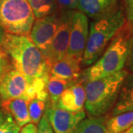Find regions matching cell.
Returning a JSON list of instances; mask_svg holds the SVG:
<instances>
[{"label":"cell","mask_w":133,"mask_h":133,"mask_svg":"<svg viewBox=\"0 0 133 133\" xmlns=\"http://www.w3.org/2000/svg\"><path fill=\"white\" fill-rule=\"evenodd\" d=\"M1 50L8 56L15 70L30 84L38 78H49L48 62L29 36L5 33Z\"/></svg>","instance_id":"cell-1"},{"label":"cell","mask_w":133,"mask_h":133,"mask_svg":"<svg viewBox=\"0 0 133 133\" xmlns=\"http://www.w3.org/2000/svg\"><path fill=\"white\" fill-rule=\"evenodd\" d=\"M126 22L124 10L121 8H116L104 16L93 19L89 27L81 65L89 66L94 64L112 38L125 27Z\"/></svg>","instance_id":"cell-2"},{"label":"cell","mask_w":133,"mask_h":133,"mask_svg":"<svg viewBox=\"0 0 133 133\" xmlns=\"http://www.w3.org/2000/svg\"><path fill=\"white\" fill-rule=\"evenodd\" d=\"M128 72L124 69L111 76L84 82V108L91 117L104 116L113 108Z\"/></svg>","instance_id":"cell-3"},{"label":"cell","mask_w":133,"mask_h":133,"mask_svg":"<svg viewBox=\"0 0 133 133\" xmlns=\"http://www.w3.org/2000/svg\"><path fill=\"white\" fill-rule=\"evenodd\" d=\"M131 34V30L122 29L112 38L99 58L81 72V82L94 81L124 70Z\"/></svg>","instance_id":"cell-4"},{"label":"cell","mask_w":133,"mask_h":133,"mask_svg":"<svg viewBox=\"0 0 133 133\" xmlns=\"http://www.w3.org/2000/svg\"><path fill=\"white\" fill-rule=\"evenodd\" d=\"M35 20L28 0H0V27L5 33L29 36Z\"/></svg>","instance_id":"cell-5"},{"label":"cell","mask_w":133,"mask_h":133,"mask_svg":"<svg viewBox=\"0 0 133 133\" xmlns=\"http://www.w3.org/2000/svg\"><path fill=\"white\" fill-rule=\"evenodd\" d=\"M74 12L75 10L59 11L57 30L49 47L47 54L44 56L50 68L55 62L64 58L66 56L72 19Z\"/></svg>","instance_id":"cell-6"},{"label":"cell","mask_w":133,"mask_h":133,"mask_svg":"<svg viewBox=\"0 0 133 133\" xmlns=\"http://www.w3.org/2000/svg\"><path fill=\"white\" fill-rule=\"evenodd\" d=\"M89 34L88 17L78 10H75L72 19L70 39L66 56L81 62Z\"/></svg>","instance_id":"cell-7"},{"label":"cell","mask_w":133,"mask_h":133,"mask_svg":"<svg viewBox=\"0 0 133 133\" xmlns=\"http://www.w3.org/2000/svg\"><path fill=\"white\" fill-rule=\"evenodd\" d=\"M44 115L54 133H73L78 124L86 117L84 110L78 112H69L50 104L48 100Z\"/></svg>","instance_id":"cell-8"},{"label":"cell","mask_w":133,"mask_h":133,"mask_svg":"<svg viewBox=\"0 0 133 133\" xmlns=\"http://www.w3.org/2000/svg\"><path fill=\"white\" fill-rule=\"evenodd\" d=\"M59 19V11L42 19H36L29 36L44 56L47 54L54 35L56 32Z\"/></svg>","instance_id":"cell-9"},{"label":"cell","mask_w":133,"mask_h":133,"mask_svg":"<svg viewBox=\"0 0 133 133\" xmlns=\"http://www.w3.org/2000/svg\"><path fill=\"white\" fill-rule=\"evenodd\" d=\"M0 95L2 101L16 98L31 99V84L14 68L0 79Z\"/></svg>","instance_id":"cell-10"},{"label":"cell","mask_w":133,"mask_h":133,"mask_svg":"<svg viewBox=\"0 0 133 133\" xmlns=\"http://www.w3.org/2000/svg\"><path fill=\"white\" fill-rule=\"evenodd\" d=\"M85 98L83 84L76 82L62 92L55 105L69 112H78L84 111Z\"/></svg>","instance_id":"cell-11"},{"label":"cell","mask_w":133,"mask_h":133,"mask_svg":"<svg viewBox=\"0 0 133 133\" xmlns=\"http://www.w3.org/2000/svg\"><path fill=\"white\" fill-rule=\"evenodd\" d=\"M81 62L65 56L50 66L49 76L67 81H77L81 76Z\"/></svg>","instance_id":"cell-12"},{"label":"cell","mask_w":133,"mask_h":133,"mask_svg":"<svg viewBox=\"0 0 133 133\" xmlns=\"http://www.w3.org/2000/svg\"><path fill=\"white\" fill-rule=\"evenodd\" d=\"M30 100L24 98H16L5 100L2 102V108L9 113L16 124L20 128L30 123L28 112Z\"/></svg>","instance_id":"cell-13"},{"label":"cell","mask_w":133,"mask_h":133,"mask_svg":"<svg viewBox=\"0 0 133 133\" xmlns=\"http://www.w3.org/2000/svg\"><path fill=\"white\" fill-rule=\"evenodd\" d=\"M118 0H78L77 9L87 17L95 19L116 8Z\"/></svg>","instance_id":"cell-14"},{"label":"cell","mask_w":133,"mask_h":133,"mask_svg":"<svg viewBox=\"0 0 133 133\" xmlns=\"http://www.w3.org/2000/svg\"><path fill=\"white\" fill-rule=\"evenodd\" d=\"M133 111V73L128 72L112 110V116Z\"/></svg>","instance_id":"cell-15"},{"label":"cell","mask_w":133,"mask_h":133,"mask_svg":"<svg viewBox=\"0 0 133 133\" xmlns=\"http://www.w3.org/2000/svg\"><path fill=\"white\" fill-rule=\"evenodd\" d=\"M133 126V111L112 116L106 121L107 133H123Z\"/></svg>","instance_id":"cell-16"},{"label":"cell","mask_w":133,"mask_h":133,"mask_svg":"<svg viewBox=\"0 0 133 133\" xmlns=\"http://www.w3.org/2000/svg\"><path fill=\"white\" fill-rule=\"evenodd\" d=\"M107 120L104 115L83 119L78 124L73 133H107Z\"/></svg>","instance_id":"cell-17"},{"label":"cell","mask_w":133,"mask_h":133,"mask_svg":"<svg viewBox=\"0 0 133 133\" xmlns=\"http://www.w3.org/2000/svg\"><path fill=\"white\" fill-rule=\"evenodd\" d=\"M76 82L77 81H67L49 76L46 88L48 94V101L50 102V104H56L62 92L70 86Z\"/></svg>","instance_id":"cell-18"},{"label":"cell","mask_w":133,"mask_h":133,"mask_svg":"<svg viewBox=\"0 0 133 133\" xmlns=\"http://www.w3.org/2000/svg\"><path fill=\"white\" fill-rule=\"evenodd\" d=\"M28 2L36 19L58 12L56 0H28Z\"/></svg>","instance_id":"cell-19"},{"label":"cell","mask_w":133,"mask_h":133,"mask_svg":"<svg viewBox=\"0 0 133 133\" xmlns=\"http://www.w3.org/2000/svg\"><path fill=\"white\" fill-rule=\"evenodd\" d=\"M48 100L46 101L38 97H35L30 100L28 104V112L30 123L38 125L44 115Z\"/></svg>","instance_id":"cell-20"},{"label":"cell","mask_w":133,"mask_h":133,"mask_svg":"<svg viewBox=\"0 0 133 133\" xmlns=\"http://www.w3.org/2000/svg\"><path fill=\"white\" fill-rule=\"evenodd\" d=\"M15 123L11 115L5 109H0V133H5L12 124Z\"/></svg>","instance_id":"cell-21"},{"label":"cell","mask_w":133,"mask_h":133,"mask_svg":"<svg viewBox=\"0 0 133 133\" xmlns=\"http://www.w3.org/2000/svg\"><path fill=\"white\" fill-rule=\"evenodd\" d=\"M14 66L8 56L3 51H0V79L7 72L13 69Z\"/></svg>","instance_id":"cell-22"},{"label":"cell","mask_w":133,"mask_h":133,"mask_svg":"<svg viewBox=\"0 0 133 133\" xmlns=\"http://www.w3.org/2000/svg\"><path fill=\"white\" fill-rule=\"evenodd\" d=\"M58 10H75L77 9L78 0H56Z\"/></svg>","instance_id":"cell-23"},{"label":"cell","mask_w":133,"mask_h":133,"mask_svg":"<svg viewBox=\"0 0 133 133\" xmlns=\"http://www.w3.org/2000/svg\"><path fill=\"white\" fill-rule=\"evenodd\" d=\"M125 66L127 68V71H129L131 73H133V33L131 34L129 37V50L127 58L126 61Z\"/></svg>","instance_id":"cell-24"},{"label":"cell","mask_w":133,"mask_h":133,"mask_svg":"<svg viewBox=\"0 0 133 133\" xmlns=\"http://www.w3.org/2000/svg\"><path fill=\"white\" fill-rule=\"evenodd\" d=\"M124 14L129 27L133 24V0H124Z\"/></svg>","instance_id":"cell-25"},{"label":"cell","mask_w":133,"mask_h":133,"mask_svg":"<svg viewBox=\"0 0 133 133\" xmlns=\"http://www.w3.org/2000/svg\"><path fill=\"white\" fill-rule=\"evenodd\" d=\"M37 133H54L50 124H49L48 119L44 115L38 124V131Z\"/></svg>","instance_id":"cell-26"},{"label":"cell","mask_w":133,"mask_h":133,"mask_svg":"<svg viewBox=\"0 0 133 133\" xmlns=\"http://www.w3.org/2000/svg\"><path fill=\"white\" fill-rule=\"evenodd\" d=\"M37 131H38V127L36 124L29 123L20 129L18 133H37Z\"/></svg>","instance_id":"cell-27"},{"label":"cell","mask_w":133,"mask_h":133,"mask_svg":"<svg viewBox=\"0 0 133 133\" xmlns=\"http://www.w3.org/2000/svg\"><path fill=\"white\" fill-rule=\"evenodd\" d=\"M5 32L4 31V30L0 27V51L2 50V42L4 40V36H5Z\"/></svg>","instance_id":"cell-28"},{"label":"cell","mask_w":133,"mask_h":133,"mask_svg":"<svg viewBox=\"0 0 133 133\" xmlns=\"http://www.w3.org/2000/svg\"><path fill=\"white\" fill-rule=\"evenodd\" d=\"M123 133H133V126L132 127H131L129 129H128L127 130H126V131L124 132Z\"/></svg>","instance_id":"cell-29"},{"label":"cell","mask_w":133,"mask_h":133,"mask_svg":"<svg viewBox=\"0 0 133 133\" xmlns=\"http://www.w3.org/2000/svg\"><path fill=\"white\" fill-rule=\"evenodd\" d=\"M129 28H130V30H131V33H132V34L133 33V24L132 25V26H130L129 27Z\"/></svg>","instance_id":"cell-30"},{"label":"cell","mask_w":133,"mask_h":133,"mask_svg":"<svg viewBox=\"0 0 133 133\" xmlns=\"http://www.w3.org/2000/svg\"><path fill=\"white\" fill-rule=\"evenodd\" d=\"M2 99L1 95H0V107H2Z\"/></svg>","instance_id":"cell-31"}]
</instances>
